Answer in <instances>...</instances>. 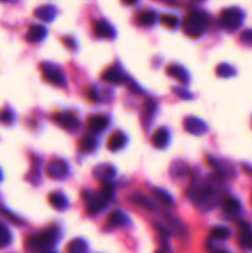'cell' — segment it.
I'll list each match as a JSON object with an SVG mask.
<instances>
[{
  "label": "cell",
  "mask_w": 252,
  "mask_h": 253,
  "mask_svg": "<svg viewBox=\"0 0 252 253\" xmlns=\"http://www.w3.org/2000/svg\"><path fill=\"white\" fill-rule=\"evenodd\" d=\"M208 24H209V20L204 12L199 10H193L184 20V32L190 37L202 36Z\"/></svg>",
  "instance_id": "1"
},
{
  "label": "cell",
  "mask_w": 252,
  "mask_h": 253,
  "mask_svg": "<svg viewBox=\"0 0 252 253\" xmlns=\"http://www.w3.org/2000/svg\"><path fill=\"white\" fill-rule=\"evenodd\" d=\"M57 241L56 229H48L29 236L26 245L31 250H46L51 249Z\"/></svg>",
  "instance_id": "2"
},
{
  "label": "cell",
  "mask_w": 252,
  "mask_h": 253,
  "mask_svg": "<svg viewBox=\"0 0 252 253\" xmlns=\"http://www.w3.org/2000/svg\"><path fill=\"white\" fill-rule=\"evenodd\" d=\"M242 20H244V12L237 7L224 10L220 15V25L229 31H234L241 26Z\"/></svg>",
  "instance_id": "3"
},
{
  "label": "cell",
  "mask_w": 252,
  "mask_h": 253,
  "mask_svg": "<svg viewBox=\"0 0 252 253\" xmlns=\"http://www.w3.org/2000/svg\"><path fill=\"white\" fill-rule=\"evenodd\" d=\"M42 74H43L44 79L49 83L54 84V85L63 86L66 84V79H64L63 73L59 71L57 67H54L51 63H43L41 66Z\"/></svg>",
  "instance_id": "4"
},
{
  "label": "cell",
  "mask_w": 252,
  "mask_h": 253,
  "mask_svg": "<svg viewBox=\"0 0 252 253\" xmlns=\"http://www.w3.org/2000/svg\"><path fill=\"white\" fill-rule=\"evenodd\" d=\"M214 194H215L214 188L210 187V185L208 184L202 185V187L198 188V190L194 194L195 202H197V204L200 205V207H205V205L209 204L210 200H211L212 197H214Z\"/></svg>",
  "instance_id": "5"
},
{
  "label": "cell",
  "mask_w": 252,
  "mask_h": 253,
  "mask_svg": "<svg viewBox=\"0 0 252 253\" xmlns=\"http://www.w3.org/2000/svg\"><path fill=\"white\" fill-rule=\"evenodd\" d=\"M67 172H68V167L66 162L61 160L52 161L46 167V173L51 178H62L67 174Z\"/></svg>",
  "instance_id": "6"
},
{
  "label": "cell",
  "mask_w": 252,
  "mask_h": 253,
  "mask_svg": "<svg viewBox=\"0 0 252 253\" xmlns=\"http://www.w3.org/2000/svg\"><path fill=\"white\" fill-rule=\"evenodd\" d=\"M94 32H95L96 36L99 37H105V39H111L115 35V31H114V27L109 24L105 20H96L93 24Z\"/></svg>",
  "instance_id": "7"
},
{
  "label": "cell",
  "mask_w": 252,
  "mask_h": 253,
  "mask_svg": "<svg viewBox=\"0 0 252 253\" xmlns=\"http://www.w3.org/2000/svg\"><path fill=\"white\" fill-rule=\"evenodd\" d=\"M109 200L106 199L105 197H103L101 194L95 195V197H91L89 198V202L88 205H86V210L90 215H95L98 212H100L104 208L106 207Z\"/></svg>",
  "instance_id": "8"
},
{
  "label": "cell",
  "mask_w": 252,
  "mask_h": 253,
  "mask_svg": "<svg viewBox=\"0 0 252 253\" xmlns=\"http://www.w3.org/2000/svg\"><path fill=\"white\" fill-rule=\"evenodd\" d=\"M54 120L62 127L68 128V130H73V128H76L79 125L76 116L71 113H58L57 115H54Z\"/></svg>",
  "instance_id": "9"
},
{
  "label": "cell",
  "mask_w": 252,
  "mask_h": 253,
  "mask_svg": "<svg viewBox=\"0 0 252 253\" xmlns=\"http://www.w3.org/2000/svg\"><path fill=\"white\" fill-rule=\"evenodd\" d=\"M184 127L188 132L193 135H203L207 132V125L202 120L195 118H189L184 121Z\"/></svg>",
  "instance_id": "10"
},
{
  "label": "cell",
  "mask_w": 252,
  "mask_h": 253,
  "mask_svg": "<svg viewBox=\"0 0 252 253\" xmlns=\"http://www.w3.org/2000/svg\"><path fill=\"white\" fill-rule=\"evenodd\" d=\"M108 125L109 120L104 115H94L88 121V127L91 132H103Z\"/></svg>",
  "instance_id": "11"
},
{
  "label": "cell",
  "mask_w": 252,
  "mask_h": 253,
  "mask_svg": "<svg viewBox=\"0 0 252 253\" xmlns=\"http://www.w3.org/2000/svg\"><path fill=\"white\" fill-rule=\"evenodd\" d=\"M136 21L141 26H152L156 22V12L153 10H143V11L138 12L136 16Z\"/></svg>",
  "instance_id": "12"
},
{
  "label": "cell",
  "mask_w": 252,
  "mask_h": 253,
  "mask_svg": "<svg viewBox=\"0 0 252 253\" xmlns=\"http://www.w3.org/2000/svg\"><path fill=\"white\" fill-rule=\"evenodd\" d=\"M241 234H240L239 237V244L241 245L244 249L252 250V232L251 230L249 229V225L245 224V222H241Z\"/></svg>",
  "instance_id": "13"
},
{
  "label": "cell",
  "mask_w": 252,
  "mask_h": 253,
  "mask_svg": "<svg viewBox=\"0 0 252 253\" xmlns=\"http://www.w3.org/2000/svg\"><path fill=\"white\" fill-rule=\"evenodd\" d=\"M46 34V29L43 26H41V25H32V26H30L29 31H27L26 39L29 42H37L43 39Z\"/></svg>",
  "instance_id": "14"
},
{
  "label": "cell",
  "mask_w": 252,
  "mask_h": 253,
  "mask_svg": "<svg viewBox=\"0 0 252 253\" xmlns=\"http://www.w3.org/2000/svg\"><path fill=\"white\" fill-rule=\"evenodd\" d=\"M166 72H167L170 77H174V78H177L178 81H180L182 83H188L189 76H188L187 71H185L183 67L178 66V64H172V66L167 67Z\"/></svg>",
  "instance_id": "15"
},
{
  "label": "cell",
  "mask_w": 252,
  "mask_h": 253,
  "mask_svg": "<svg viewBox=\"0 0 252 253\" xmlns=\"http://www.w3.org/2000/svg\"><path fill=\"white\" fill-rule=\"evenodd\" d=\"M152 145L157 148H163L169 141V133L166 128H160L152 136Z\"/></svg>",
  "instance_id": "16"
},
{
  "label": "cell",
  "mask_w": 252,
  "mask_h": 253,
  "mask_svg": "<svg viewBox=\"0 0 252 253\" xmlns=\"http://www.w3.org/2000/svg\"><path fill=\"white\" fill-rule=\"evenodd\" d=\"M127 222V216L121 210H114L108 216L109 226H124Z\"/></svg>",
  "instance_id": "17"
},
{
  "label": "cell",
  "mask_w": 252,
  "mask_h": 253,
  "mask_svg": "<svg viewBox=\"0 0 252 253\" xmlns=\"http://www.w3.org/2000/svg\"><path fill=\"white\" fill-rule=\"evenodd\" d=\"M126 143V137L123 132H115L110 136L108 141V147L110 148L111 151L120 150L125 146Z\"/></svg>",
  "instance_id": "18"
},
{
  "label": "cell",
  "mask_w": 252,
  "mask_h": 253,
  "mask_svg": "<svg viewBox=\"0 0 252 253\" xmlns=\"http://www.w3.org/2000/svg\"><path fill=\"white\" fill-rule=\"evenodd\" d=\"M128 200H130L132 204L138 205V207H142L147 210H152L153 209V204L148 198H146L145 195L141 194V193H133L128 197Z\"/></svg>",
  "instance_id": "19"
},
{
  "label": "cell",
  "mask_w": 252,
  "mask_h": 253,
  "mask_svg": "<svg viewBox=\"0 0 252 253\" xmlns=\"http://www.w3.org/2000/svg\"><path fill=\"white\" fill-rule=\"evenodd\" d=\"M35 15L43 21H51L56 15V9L52 5H44V6L37 7Z\"/></svg>",
  "instance_id": "20"
},
{
  "label": "cell",
  "mask_w": 252,
  "mask_h": 253,
  "mask_svg": "<svg viewBox=\"0 0 252 253\" xmlns=\"http://www.w3.org/2000/svg\"><path fill=\"white\" fill-rule=\"evenodd\" d=\"M93 173L99 179H108V178H111L115 175V169L110 165H100L94 168Z\"/></svg>",
  "instance_id": "21"
},
{
  "label": "cell",
  "mask_w": 252,
  "mask_h": 253,
  "mask_svg": "<svg viewBox=\"0 0 252 253\" xmlns=\"http://www.w3.org/2000/svg\"><path fill=\"white\" fill-rule=\"evenodd\" d=\"M48 202L54 209L58 210L64 209L68 205V200H67V198L62 193H52V194H49Z\"/></svg>",
  "instance_id": "22"
},
{
  "label": "cell",
  "mask_w": 252,
  "mask_h": 253,
  "mask_svg": "<svg viewBox=\"0 0 252 253\" xmlns=\"http://www.w3.org/2000/svg\"><path fill=\"white\" fill-rule=\"evenodd\" d=\"M104 81L109 82L111 84H121L124 82V76L121 72L116 68H110L103 74Z\"/></svg>",
  "instance_id": "23"
},
{
  "label": "cell",
  "mask_w": 252,
  "mask_h": 253,
  "mask_svg": "<svg viewBox=\"0 0 252 253\" xmlns=\"http://www.w3.org/2000/svg\"><path fill=\"white\" fill-rule=\"evenodd\" d=\"M240 209H241V205L240 202L235 198H226L224 200V211L227 215H236L239 214Z\"/></svg>",
  "instance_id": "24"
},
{
  "label": "cell",
  "mask_w": 252,
  "mask_h": 253,
  "mask_svg": "<svg viewBox=\"0 0 252 253\" xmlns=\"http://www.w3.org/2000/svg\"><path fill=\"white\" fill-rule=\"evenodd\" d=\"M86 244L81 239H76L67 246V253H85Z\"/></svg>",
  "instance_id": "25"
},
{
  "label": "cell",
  "mask_w": 252,
  "mask_h": 253,
  "mask_svg": "<svg viewBox=\"0 0 252 253\" xmlns=\"http://www.w3.org/2000/svg\"><path fill=\"white\" fill-rule=\"evenodd\" d=\"M229 236H230V230L224 226H216L210 231V237H211L212 240H219V241H222V240H226Z\"/></svg>",
  "instance_id": "26"
},
{
  "label": "cell",
  "mask_w": 252,
  "mask_h": 253,
  "mask_svg": "<svg viewBox=\"0 0 252 253\" xmlns=\"http://www.w3.org/2000/svg\"><path fill=\"white\" fill-rule=\"evenodd\" d=\"M79 147L83 152H93L94 148L96 147V140L91 136H84L79 142Z\"/></svg>",
  "instance_id": "27"
},
{
  "label": "cell",
  "mask_w": 252,
  "mask_h": 253,
  "mask_svg": "<svg viewBox=\"0 0 252 253\" xmlns=\"http://www.w3.org/2000/svg\"><path fill=\"white\" fill-rule=\"evenodd\" d=\"M153 194H155V197L157 198L160 202H162L163 204L167 205V207H170V205H173L172 197H170V195L168 194L166 190L160 189V188H156V189L153 190Z\"/></svg>",
  "instance_id": "28"
},
{
  "label": "cell",
  "mask_w": 252,
  "mask_h": 253,
  "mask_svg": "<svg viewBox=\"0 0 252 253\" xmlns=\"http://www.w3.org/2000/svg\"><path fill=\"white\" fill-rule=\"evenodd\" d=\"M10 242H11V234L4 225L0 224V249L6 247Z\"/></svg>",
  "instance_id": "29"
},
{
  "label": "cell",
  "mask_w": 252,
  "mask_h": 253,
  "mask_svg": "<svg viewBox=\"0 0 252 253\" xmlns=\"http://www.w3.org/2000/svg\"><path fill=\"white\" fill-rule=\"evenodd\" d=\"M216 74L219 77H225V78H227V77L234 76V74H235V69L232 68L231 66H229V64L222 63V64H220V66H217Z\"/></svg>",
  "instance_id": "30"
},
{
  "label": "cell",
  "mask_w": 252,
  "mask_h": 253,
  "mask_svg": "<svg viewBox=\"0 0 252 253\" xmlns=\"http://www.w3.org/2000/svg\"><path fill=\"white\" fill-rule=\"evenodd\" d=\"M161 22H162L163 25H166L167 27H170V29H173V27H175L178 25V17L175 16V15H162L161 16Z\"/></svg>",
  "instance_id": "31"
},
{
  "label": "cell",
  "mask_w": 252,
  "mask_h": 253,
  "mask_svg": "<svg viewBox=\"0 0 252 253\" xmlns=\"http://www.w3.org/2000/svg\"><path fill=\"white\" fill-rule=\"evenodd\" d=\"M0 123L4 124V125H10V124L14 123V115L10 110L4 109V110L0 111Z\"/></svg>",
  "instance_id": "32"
},
{
  "label": "cell",
  "mask_w": 252,
  "mask_h": 253,
  "mask_svg": "<svg viewBox=\"0 0 252 253\" xmlns=\"http://www.w3.org/2000/svg\"><path fill=\"white\" fill-rule=\"evenodd\" d=\"M114 185L111 184V183H105V184L103 185V189H101V193L100 194L103 195V197H105L106 199L110 200L111 197H113L114 194Z\"/></svg>",
  "instance_id": "33"
},
{
  "label": "cell",
  "mask_w": 252,
  "mask_h": 253,
  "mask_svg": "<svg viewBox=\"0 0 252 253\" xmlns=\"http://www.w3.org/2000/svg\"><path fill=\"white\" fill-rule=\"evenodd\" d=\"M156 111V104L153 103L152 100H148L147 103L145 104V114H146V118L148 119V120H151V118L153 116V114H155Z\"/></svg>",
  "instance_id": "34"
},
{
  "label": "cell",
  "mask_w": 252,
  "mask_h": 253,
  "mask_svg": "<svg viewBox=\"0 0 252 253\" xmlns=\"http://www.w3.org/2000/svg\"><path fill=\"white\" fill-rule=\"evenodd\" d=\"M241 41L244 42L245 44L252 46V30H246V31L242 32Z\"/></svg>",
  "instance_id": "35"
},
{
  "label": "cell",
  "mask_w": 252,
  "mask_h": 253,
  "mask_svg": "<svg viewBox=\"0 0 252 253\" xmlns=\"http://www.w3.org/2000/svg\"><path fill=\"white\" fill-rule=\"evenodd\" d=\"M244 170L246 173H249V174H252V167H250V166H244Z\"/></svg>",
  "instance_id": "36"
},
{
  "label": "cell",
  "mask_w": 252,
  "mask_h": 253,
  "mask_svg": "<svg viewBox=\"0 0 252 253\" xmlns=\"http://www.w3.org/2000/svg\"><path fill=\"white\" fill-rule=\"evenodd\" d=\"M215 253H230V252L226 251V250H219V251H216Z\"/></svg>",
  "instance_id": "37"
},
{
  "label": "cell",
  "mask_w": 252,
  "mask_h": 253,
  "mask_svg": "<svg viewBox=\"0 0 252 253\" xmlns=\"http://www.w3.org/2000/svg\"><path fill=\"white\" fill-rule=\"evenodd\" d=\"M43 253H52V252H43Z\"/></svg>",
  "instance_id": "38"
},
{
  "label": "cell",
  "mask_w": 252,
  "mask_h": 253,
  "mask_svg": "<svg viewBox=\"0 0 252 253\" xmlns=\"http://www.w3.org/2000/svg\"><path fill=\"white\" fill-rule=\"evenodd\" d=\"M0 178H1V173H0Z\"/></svg>",
  "instance_id": "39"
},
{
  "label": "cell",
  "mask_w": 252,
  "mask_h": 253,
  "mask_svg": "<svg viewBox=\"0 0 252 253\" xmlns=\"http://www.w3.org/2000/svg\"><path fill=\"white\" fill-rule=\"evenodd\" d=\"M157 253H161V252H157Z\"/></svg>",
  "instance_id": "40"
}]
</instances>
